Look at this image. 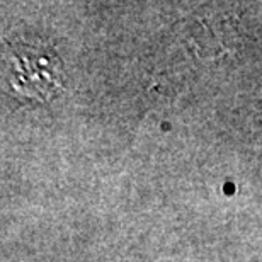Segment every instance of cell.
I'll use <instances>...</instances> for the list:
<instances>
[{
	"instance_id": "1",
	"label": "cell",
	"mask_w": 262,
	"mask_h": 262,
	"mask_svg": "<svg viewBox=\"0 0 262 262\" xmlns=\"http://www.w3.org/2000/svg\"><path fill=\"white\" fill-rule=\"evenodd\" d=\"M5 80L19 97L48 101L63 89V65L46 45L19 41L5 51Z\"/></svg>"
}]
</instances>
